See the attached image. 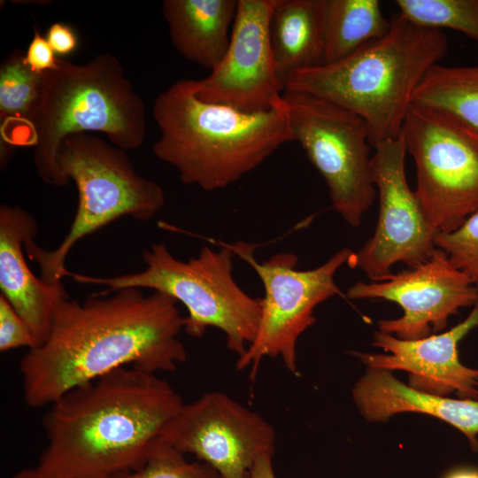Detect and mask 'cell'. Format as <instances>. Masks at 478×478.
Segmentation results:
<instances>
[{"mask_svg":"<svg viewBox=\"0 0 478 478\" xmlns=\"http://www.w3.org/2000/svg\"><path fill=\"white\" fill-rule=\"evenodd\" d=\"M177 301L125 288L80 303L60 299L46 341L21 358L26 404L50 405L77 386L120 367L170 372L187 358L179 339L184 328Z\"/></svg>","mask_w":478,"mask_h":478,"instance_id":"1","label":"cell"},{"mask_svg":"<svg viewBox=\"0 0 478 478\" xmlns=\"http://www.w3.org/2000/svg\"><path fill=\"white\" fill-rule=\"evenodd\" d=\"M184 404L156 374L125 366L69 390L42 418L47 478H114L140 467Z\"/></svg>","mask_w":478,"mask_h":478,"instance_id":"2","label":"cell"},{"mask_svg":"<svg viewBox=\"0 0 478 478\" xmlns=\"http://www.w3.org/2000/svg\"><path fill=\"white\" fill-rule=\"evenodd\" d=\"M152 113L160 130L155 156L173 166L182 183L206 191L236 182L292 141L284 100L268 111L245 113L200 100L192 79L158 94Z\"/></svg>","mask_w":478,"mask_h":478,"instance_id":"3","label":"cell"},{"mask_svg":"<svg viewBox=\"0 0 478 478\" xmlns=\"http://www.w3.org/2000/svg\"><path fill=\"white\" fill-rule=\"evenodd\" d=\"M389 19L384 36L284 81V91L318 96L359 116L373 148L401 136L415 89L448 51L443 30L419 27L399 12Z\"/></svg>","mask_w":478,"mask_h":478,"instance_id":"4","label":"cell"},{"mask_svg":"<svg viewBox=\"0 0 478 478\" xmlns=\"http://www.w3.org/2000/svg\"><path fill=\"white\" fill-rule=\"evenodd\" d=\"M28 146L39 177L54 187L67 184L57 162L62 142L80 133H104L124 150L140 148L147 134L146 108L120 61L100 53L83 64L58 58L41 73L37 102L27 121Z\"/></svg>","mask_w":478,"mask_h":478,"instance_id":"5","label":"cell"},{"mask_svg":"<svg viewBox=\"0 0 478 478\" xmlns=\"http://www.w3.org/2000/svg\"><path fill=\"white\" fill-rule=\"evenodd\" d=\"M235 255L228 244L219 251L204 246L196 258L182 261L159 243L144 249L146 268L141 272L95 277L66 270L65 276L105 287L100 296L125 288L165 293L185 306L183 330L189 335L198 338L208 328H216L225 335L228 350L240 357L256 336L261 297H252L235 281Z\"/></svg>","mask_w":478,"mask_h":478,"instance_id":"6","label":"cell"},{"mask_svg":"<svg viewBox=\"0 0 478 478\" xmlns=\"http://www.w3.org/2000/svg\"><path fill=\"white\" fill-rule=\"evenodd\" d=\"M57 162L66 182L72 180L77 188L73 221L55 249L45 251L30 240L24 250L38 264L44 281L64 286L65 262L78 241L123 216L149 220L163 208L166 198L158 183L135 172L126 150L98 136H67Z\"/></svg>","mask_w":478,"mask_h":478,"instance_id":"7","label":"cell"},{"mask_svg":"<svg viewBox=\"0 0 478 478\" xmlns=\"http://www.w3.org/2000/svg\"><path fill=\"white\" fill-rule=\"evenodd\" d=\"M228 246L254 269L265 290L256 336L238 357L237 370L249 369L253 380L260 363L268 357L280 358L289 372L297 375V341L315 322L316 306L342 295L335 275L349 264L354 251L343 248L321 266L298 270L297 257L291 252L276 253L260 263L254 258L252 245L238 242Z\"/></svg>","mask_w":478,"mask_h":478,"instance_id":"8","label":"cell"},{"mask_svg":"<svg viewBox=\"0 0 478 478\" xmlns=\"http://www.w3.org/2000/svg\"><path fill=\"white\" fill-rule=\"evenodd\" d=\"M402 135L430 224L438 234L454 231L478 212V132L448 112L412 104Z\"/></svg>","mask_w":478,"mask_h":478,"instance_id":"9","label":"cell"},{"mask_svg":"<svg viewBox=\"0 0 478 478\" xmlns=\"http://www.w3.org/2000/svg\"><path fill=\"white\" fill-rule=\"evenodd\" d=\"M292 141L325 181L333 208L351 227L361 225L377 194L365 121L354 112L305 93L283 91Z\"/></svg>","mask_w":478,"mask_h":478,"instance_id":"10","label":"cell"},{"mask_svg":"<svg viewBox=\"0 0 478 478\" xmlns=\"http://www.w3.org/2000/svg\"><path fill=\"white\" fill-rule=\"evenodd\" d=\"M374 150L371 166L379 197L377 225L372 237L354 252L348 265L360 268L370 281H380L392 274L396 263L412 268L427 261L437 249L438 233L407 183L403 135Z\"/></svg>","mask_w":478,"mask_h":478,"instance_id":"11","label":"cell"},{"mask_svg":"<svg viewBox=\"0 0 478 478\" xmlns=\"http://www.w3.org/2000/svg\"><path fill=\"white\" fill-rule=\"evenodd\" d=\"M159 442L191 454L221 478H245L256 461L274 455V427L227 394L207 392L184 403Z\"/></svg>","mask_w":478,"mask_h":478,"instance_id":"12","label":"cell"},{"mask_svg":"<svg viewBox=\"0 0 478 478\" xmlns=\"http://www.w3.org/2000/svg\"><path fill=\"white\" fill-rule=\"evenodd\" d=\"M275 0H238L228 48L220 64L193 80L202 101L245 113L266 112L282 102L284 85L272 51L269 25Z\"/></svg>","mask_w":478,"mask_h":478,"instance_id":"13","label":"cell"},{"mask_svg":"<svg viewBox=\"0 0 478 478\" xmlns=\"http://www.w3.org/2000/svg\"><path fill=\"white\" fill-rule=\"evenodd\" d=\"M350 299H383L403 310L399 318L378 321L379 331L404 340L442 332L450 316L474 306L478 289L437 248L424 263L392 274L380 281H357L346 293Z\"/></svg>","mask_w":478,"mask_h":478,"instance_id":"14","label":"cell"},{"mask_svg":"<svg viewBox=\"0 0 478 478\" xmlns=\"http://www.w3.org/2000/svg\"><path fill=\"white\" fill-rule=\"evenodd\" d=\"M478 327V301L468 316L439 334L404 340L376 331L372 344L383 353L353 352L368 368L400 370L408 374V385L417 390L460 398L478 399V369L464 366L458 344Z\"/></svg>","mask_w":478,"mask_h":478,"instance_id":"15","label":"cell"},{"mask_svg":"<svg viewBox=\"0 0 478 478\" xmlns=\"http://www.w3.org/2000/svg\"><path fill=\"white\" fill-rule=\"evenodd\" d=\"M38 233L35 219L19 206L0 207V288L3 295L23 319L36 347L49 336L58 302L68 297L64 286L37 278L25 259L23 247Z\"/></svg>","mask_w":478,"mask_h":478,"instance_id":"16","label":"cell"},{"mask_svg":"<svg viewBox=\"0 0 478 478\" xmlns=\"http://www.w3.org/2000/svg\"><path fill=\"white\" fill-rule=\"evenodd\" d=\"M353 400L370 421L388 420L401 412L431 415L453 426L478 451V400L451 398L417 390L397 379L391 371L368 368L352 389Z\"/></svg>","mask_w":478,"mask_h":478,"instance_id":"17","label":"cell"},{"mask_svg":"<svg viewBox=\"0 0 478 478\" xmlns=\"http://www.w3.org/2000/svg\"><path fill=\"white\" fill-rule=\"evenodd\" d=\"M238 0H165L170 40L187 60L212 71L228 48Z\"/></svg>","mask_w":478,"mask_h":478,"instance_id":"18","label":"cell"},{"mask_svg":"<svg viewBox=\"0 0 478 478\" xmlns=\"http://www.w3.org/2000/svg\"><path fill=\"white\" fill-rule=\"evenodd\" d=\"M269 35L277 74L324 65L323 0H275Z\"/></svg>","mask_w":478,"mask_h":478,"instance_id":"19","label":"cell"},{"mask_svg":"<svg viewBox=\"0 0 478 478\" xmlns=\"http://www.w3.org/2000/svg\"><path fill=\"white\" fill-rule=\"evenodd\" d=\"M389 28L378 0H323L324 65L348 57Z\"/></svg>","mask_w":478,"mask_h":478,"instance_id":"20","label":"cell"},{"mask_svg":"<svg viewBox=\"0 0 478 478\" xmlns=\"http://www.w3.org/2000/svg\"><path fill=\"white\" fill-rule=\"evenodd\" d=\"M412 104L448 112L478 132V66H433Z\"/></svg>","mask_w":478,"mask_h":478,"instance_id":"21","label":"cell"},{"mask_svg":"<svg viewBox=\"0 0 478 478\" xmlns=\"http://www.w3.org/2000/svg\"><path fill=\"white\" fill-rule=\"evenodd\" d=\"M41 73L26 64L24 54L12 53L0 68L1 136L28 128L27 121L37 102Z\"/></svg>","mask_w":478,"mask_h":478,"instance_id":"22","label":"cell"},{"mask_svg":"<svg viewBox=\"0 0 478 478\" xmlns=\"http://www.w3.org/2000/svg\"><path fill=\"white\" fill-rule=\"evenodd\" d=\"M398 12L428 29L449 28L478 42V0H397Z\"/></svg>","mask_w":478,"mask_h":478,"instance_id":"23","label":"cell"},{"mask_svg":"<svg viewBox=\"0 0 478 478\" xmlns=\"http://www.w3.org/2000/svg\"><path fill=\"white\" fill-rule=\"evenodd\" d=\"M185 455L158 442L140 467L114 478H218L212 467L199 460L189 461Z\"/></svg>","mask_w":478,"mask_h":478,"instance_id":"24","label":"cell"},{"mask_svg":"<svg viewBox=\"0 0 478 478\" xmlns=\"http://www.w3.org/2000/svg\"><path fill=\"white\" fill-rule=\"evenodd\" d=\"M436 245L478 289V212L450 233H439Z\"/></svg>","mask_w":478,"mask_h":478,"instance_id":"25","label":"cell"},{"mask_svg":"<svg viewBox=\"0 0 478 478\" xmlns=\"http://www.w3.org/2000/svg\"><path fill=\"white\" fill-rule=\"evenodd\" d=\"M36 347V341L29 328L7 299L0 295V351Z\"/></svg>","mask_w":478,"mask_h":478,"instance_id":"26","label":"cell"},{"mask_svg":"<svg viewBox=\"0 0 478 478\" xmlns=\"http://www.w3.org/2000/svg\"><path fill=\"white\" fill-rule=\"evenodd\" d=\"M58 58L46 37L39 31L35 30L33 38L24 54L25 62L29 68L36 73L53 70L58 67Z\"/></svg>","mask_w":478,"mask_h":478,"instance_id":"27","label":"cell"},{"mask_svg":"<svg viewBox=\"0 0 478 478\" xmlns=\"http://www.w3.org/2000/svg\"><path fill=\"white\" fill-rule=\"evenodd\" d=\"M46 39L58 57L67 56L78 47V36L74 29L63 22L52 23L47 30Z\"/></svg>","mask_w":478,"mask_h":478,"instance_id":"28","label":"cell"},{"mask_svg":"<svg viewBox=\"0 0 478 478\" xmlns=\"http://www.w3.org/2000/svg\"><path fill=\"white\" fill-rule=\"evenodd\" d=\"M272 459L273 455L259 458L250 470V478H276Z\"/></svg>","mask_w":478,"mask_h":478,"instance_id":"29","label":"cell"},{"mask_svg":"<svg viewBox=\"0 0 478 478\" xmlns=\"http://www.w3.org/2000/svg\"><path fill=\"white\" fill-rule=\"evenodd\" d=\"M445 478H478V470L473 468H460L452 471Z\"/></svg>","mask_w":478,"mask_h":478,"instance_id":"30","label":"cell"},{"mask_svg":"<svg viewBox=\"0 0 478 478\" xmlns=\"http://www.w3.org/2000/svg\"><path fill=\"white\" fill-rule=\"evenodd\" d=\"M10 478H47L43 476L37 469L33 466L29 468H25L19 470V472L13 474Z\"/></svg>","mask_w":478,"mask_h":478,"instance_id":"31","label":"cell"},{"mask_svg":"<svg viewBox=\"0 0 478 478\" xmlns=\"http://www.w3.org/2000/svg\"><path fill=\"white\" fill-rule=\"evenodd\" d=\"M218 478H221V477H220V476H218ZM245 478H250V474H249V475H248L247 477H245Z\"/></svg>","mask_w":478,"mask_h":478,"instance_id":"32","label":"cell"}]
</instances>
